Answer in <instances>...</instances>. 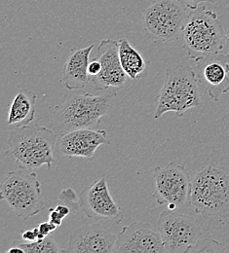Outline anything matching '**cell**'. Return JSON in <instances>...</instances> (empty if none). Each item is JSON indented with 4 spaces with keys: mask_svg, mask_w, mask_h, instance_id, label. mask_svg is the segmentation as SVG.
Returning <instances> with one entry per match:
<instances>
[{
    "mask_svg": "<svg viewBox=\"0 0 229 253\" xmlns=\"http://www.w3.org/2000/svg\"><path fill=\"white\" fill-rule=\"evenodd\" d=\"M57 144L56 133L39 124L16 126L9 131L6 155L20 169L33 170L47 166L51 169Z\"/></svg>",
    "mask_w": 229,
    "mask_h": 253,
    "instance_id": "obj_1",
    "label": "cell"
},
{
    "mask_svg": "<svg viewBox=\"0 0 229 253\" xmlns=\"http://www.w3.org/2000/svg\"><path fill=\"white\" fill-rule=\"evenodd\" d=\"M190 206L198 214L229 217V171L225 167L210 164L191 179Z\"/></svg>",
    "mask_w": 229,
    "mask_h": 253,
    "instance_id": "obj_2",
    "label": "cell"
},
{
    "mask_svg": "<svg viewBox=\"0 0 229 253\" xmlns=\"http://www.w3.org/2000/svg\"><path fill=\"white\" fill-rule=\"evenodd\" d=\"M203 104L201 86L195 71L190 66L176 65L165 72V81L158 95L154 119H159L165 113L174 112L183 116L189 109Z\"/></svg>",
    "mask_w": 229,
    "mask_h": 253,
    "instance_id": "obj_3",
    "label": "cell"
},
{
    "mask_svg": "<svg viewBox=\"0 0 229 253\" xmlns=\"http://www.w3.org/2000/svg\"><path fill=\"white\" fill-rule=\"evenodd\" d=\"M182 36L187 57L194 61L218 55L226 47V33L218 14L204 5L188 12Z\"/></svg>",
    "mask_w": 229,
    "mask_h": 253,
    "instance_id": "obj_4",
    "label": "cell"
},
{
    "mask_svg": "<svg viewBox=\"0 0 229 253\" xmlns=\"http://www.w3.org/2000/svg\"><path fill=\"white\" fill-rule=\"evenodd\" d=\"M116 92L95 95L80 91H72L64 101L55 107L54 116L65 131L77 128H98L101 117L113 106Z\"/></svg>",
    "mask_w": 229,
    "mask_h": 253,
    "instance_id": "obj_5",
    "label": "cell"
},
{
    "mask_svg": "<svg viewBox=\"0 0 229 253\" xmlns=\"http://www.w3.org/2000/svg\"><path fill=\"white\" fill-rule=\"evenodd\" d=\"M0 198L25 220L39 214L45 208L41 183L37 174L29 169L10 171L1 183Z\"/></svg>",
    "mask_w": 229,
    "mask_h": 253,
    "instance_id": "obj_6",
    "label": "cell"
},
{
    "mask_svg": "<svg viewBox=\"0 0 229 253\" xmlns=\"http://www.w3.org/2000/svg\"><path fill=\"white\" fill-rule=\"evenodd\" d=\"M187 10L177 0H156L143 11L144 31L156 42H175L183 35Z\"/></svg>",
    "mask_w": 229,
    "mask_h": 253,
    "instance_id": "obj_7",
    "label": "cell"
},
{
    "mask_svg": "<svg viewBox=\"0 0 229 253\" xmlns=\"http://www.w3.org/2000/svg\"><path fill=\"white\" fill-rule=\"evenodd\" d=\"M153 175V198L158 205H167L171 211L190 205L191 179L184 166L171 162L156 167Z\"/></svg>",
    "mask_w": 229,
    "mask_h": 253,
    "instance_id": "obj_8",
    "label": "cell"
},
{
    "mask_svg": "<svg viewBox=\"0 0 229 253\" xmlns=\"http://www.w3.org/2000/svg\"><path fill=\"white\" fill-rule=\"evenodd\" d=\"M157 230L168 253H188L202 235L196 219L183 213H174L169 210L161 212Z\"/></svg>",
    "mask_w": 229,
    "mask_h": 253,
    "instance_id": "obj_9",
    "label": "cell"
},
{
    "mask_svg": "<svg viewBox=\"0 0 229 253\" xmlns=\"http://www.w3.org/2000/svg\"><path fill=\"white\" fill-rule=\"evenodd\" d=\"M79 204L83 212L90 219H109L115 223H121L124 219L122 210L109 193L105 177H101L85 187L79 195Z\"/></svg>",
    "mask_w": 229,
    "mask_h": 253,
    "instance_id": "obj_10",
    "label": "cell"
},
{
    "mask_svg": "<svg viewBox=\"0 0 229 253\" xmlns=\"http://www.w3.org/2000/svg\"><path fill=\"white\" fill-rule=\"evenodd\" d=\"M113 253H168L158 230L149 223L134 221L117 235Z\"/></svg>",
    "mask_w": 229,
    "mask_h": 253,
    "instance_id": "obj_11",
    "label": "cell"
},
{
    "mask_svg": "<svg viewBox=\"0 0 229 253\" xmlns=\"http://www.w3.org/2000/svg\"><path fill=\"white\" fill-rule=\"evenodd\" d=\"M202 89L214 101L229 92V56L214 55L195 60L193 68Z\"/></svg>",
    "mask_w": 229,
    "mask_h": 253,
    "instance_id": "obj_12",
    "label": "cell"
},
{
    "mask_svg": "<svg viewBox=\"0 0 229 253\" xmlns=\"http://www.w3.org/2000/svg\"><path fill=\"white\" fill-rule=\"evenodd\" d=\"M101 64L100 72L91 77V81L97 91L108 89H122L128 77L121 65L119 58V41L103 39L98 46V57Z\"/></svg>",
    "mask_w": 229,
    "mask_h": 253,
    "instance_id": "obj_13",
    "label": "cell"
},
{
    "mask_svg": "<svg viewBox=\"0 0 229 253\" xmlns=\"http://www.w3.org/2000/svg\"><path fill=\"white\" fill-rule=\"evenodd\" d=\"M117 236L101 224H90L77 228L69 237L64 253H113Z\"/></svg>",
    "mask_w": 229,
    "mask_h": 253,
    "instance_id": "obj_14",
    "label": "cell"
},
{
    "mask_svg": "<svg viewBox=\"0 0 229 253\" xmlns=\"http://www.w3.org/2000/svg\"><path fill=\"white\" fill-rule=\"evenodd\" d=\"M102 144H109L106 130L85 127L66 131L58 143V148L67 157L92 159Z\"/></svg>",
    "mask_w": 229,
    "mask_h": 253,
    "instance_id": "obj_15",
    "label": "cell"
},
{
    "mask_svg": "<svg viewBox=\"0 0 229 253\" xmlns=\"http://www.w3.org/2000/svg\"><path fill=\"white\" fill-rule=\"evenodd\" d=\"M94 49L91 44L81 49H73L65 63V70L62 82L69 91L83 90L91 81L88 73L90 54Z\"/></svg>",
    "mask_w": 229,
    "mask_h": 253,
    "instance_id": "obj_16",
    "label": "cell"
},
{
    "mask_svg": "<svg viewBox=\"0 0 229 253\" xmlns=\"http://www.w3.org/2000/svg\"><path fill=\"white\" fill-rule=\"evenodd\" d=\"M36 95L30 90H22L15 95L7 118V124L22 126L30 125L35 116Z\"/></svg>",
    "mask_w": 229,
    "mask_h": 253,
    "instance_id": "obj_17",
    "label": "cell"
},
{
    "mask_svg": "<svg viewBox=\"0 0 229 253\" xmlns=\"http://www.w3.org/2000/svg\"><path fill=\"white\" fill-rule=\"evenodd\" d=\"M119 58L126 75L133 81L138 79L147 66L141 54L126 38L119 40Z\"/></svg>",
    "mask_w": 229,
    "mask_h": 253,
    "instance_id": "obj_18",
    "label": "cell"
},
{
    "mask_svg": "<svg viewBox=\"0 0 229 253\" xmlns=\"http://www.w3.org/2000/svg\"><path fill=\"white\" fill-rule=\"evenodd\" d=\"M13 245L18 246L24 253H64V250L58 248L57 243L51 236L35 242H15Z\"/></svg>",
    "mask_w": 229,
    "mask_h": 253,
    "instance_id": "obj_19",
    "label": "cell"
},
{
    "mask_svg": "<svg viewBox=\"0 0 229 253\" xmlns=\"http://www.w3.org/2000/svg\"><path fill=\"white\" fill-rule=\"evenodd\" d=\"M225 246L213 239H199L196 244L190 249L188 253H226Z\"/></svg>",
    "mask_w": 229,
    "mask_h": 253,
    "instance_id": "obj_20",
    "label": "cell"
},
{
    "mask_svg": "<svg viewBox=\"0 0 229 253\" xmlns=\"http://www.w3.org/2000/svg\"><path fill=\"white\" fill-rule=\"evenodd\" d=\"M58 202L68 206L72 210L73 213L76 212L78 211V209L80 208L79 198L77 197L75 191L71 188L63 190L59 195Z\"/></svg>",
    "mask_w": 229,
    "mask_h": 253,
    "instance_id": "obj_21",
    "label": "cell"
},
{
    "mask_svg": "<svg viewBox=\"0 0 229 253\" xmlns=\"http://www.w3.org/2000/svg\"><path fill=\"white\" fill-rule=\"evenodd\" d=\"M57 225H55L54 223L51 221L43 222L38 226V230H39V235H38V240H42L45 239L46 237L50 236V234L52 232H54L57 229Z\"/></svg>",
    "mask_w": 229,
    "mask_h": 253,
    "instance_id": "obj_22",
    "label": "cell"
},
{
    "mask_svg": "<svg viewBox=\"0 0 229 253\" xmlns=\"http://www.w3.org/2000/svg\"><path fill=\"white\" fill-rule=\"evenodd\" d=\"M189 10H194L203 3H215L216 0H177Z\"/></svg>",
    "mask_w": 229,
    "mask_h": 253,
    "instance_id": "obj_23",
    "label": "cell"
},
{
    "mask_svg": "<svg viewBox=\"0 0 229 253\" xmlns=\"http://www.w3.org/2000/svg\"><path fill=\"white\" fill-rule=\"evenodd\" d=\"M64 219L66 218V216H68L69 214H72L73 213V211H72V210L68 207V206H66L65 204H62V203H57V205H56V207L55 208H53Z\"/></svg>",
    "mask_w": 229,
    "mask_h": 253,
    "instance_id": "obj_24",
    "label": "cell"
},
{
    "mask_svg": "<svg viewBox=\"0 0 229 253\" xmlns=\"http://www.w3.org/2000/svg\"><path fill=\"white\" fill-rule=\"evenodd\" d=\"M38 235H39V230L37 227L33 230H28L22 233V239L26 242H35L38 240Z\"/></svg>",
    "mask_w": 229,
    "mask_h": 253,
    "instance_id": "obj_25",
    "label": "cell"
},
{
    "mask_svg": "<svg viewBox=\"0 0 229 253\" xmlns=\"http://www.w3.org/2000/svg\"><path fill=\"white\" fill-rule=\"evenodd\" d=\"M100 69H101V64L99 63L98 59L90 61L89 65H88V73H89L90 77L97 76L100 72Z\"/></svg>",
    "mask_w": 229,
    "mask_h": 253,
    "instance_id": "obj_26",
    "label": "cell"
},
{
    "mask_svg": "<svg viewBox=\"0 0 229 253\" xmlns=\"http://www.w3.org/2000/svg\"><path fill=\"white\" fill-rule=\"evenodd\" d=\"M49 211H50V214H49V221L54 223V224L57 225L58 227L61 226L62 223H63L64 218H63L54 209H50Z\"/></svg>",
    "mask_w": 229,
    "mask_h": 253,
    "instance_id": "obj_27",
    "label": "cell"
},
{
    "mask_svg": "<svg viewBox=\"0 0 229 253\" xmlns=\"http://www.w3.org/2000/svg\"><path fill=\"white\" fill-rule=\"evenodd\" d=\"M6 253H24V252H23V250H22L21 248H19L18 246L13 245L12 248L9 249V250L6 252Z\"/></svg>",
    "mask_w": 229,
    "mask_h": 253,
    "instance_id": "obj_28",
    "label": "cell"
},
{
    "mask_svg": "<svg viewBox=\"0 0 229 253\" xmlns=\"http://www.w3.org/2000/svg\"><path fill=\"white\" fill-rule=\"evenodd\" d=\"M223 121H224V126L226 127V130L228 131V133L229 134V109L228 113L225 115Z\"/></svg>",
    "mask_w": 229,
    "mask_h": 253,
    "instance_id": "obj_29",
    "label": "cell"
},
{
    "mask_svg": "<svg viewBox=\"0 0 229 253\" xmlns=\"http://www.w3.org/2000/svg\"><path fill=\"white\" fill-rule=\"evenodd\" d=\"M226 48L228 49L229 52V31L226 33Z\"/></svg>",
    "mask_w": 229,
    "mask_h": 253,
    "instance_id": "obj_30",
    "label": "cell"
}]
</instances>
